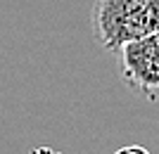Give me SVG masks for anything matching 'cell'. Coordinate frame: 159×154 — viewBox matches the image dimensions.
Here are the masks:
<instances>
[{"mask_svg": "<svg viewBox=\"0 0 159 154\" xmlns=\"http://www.w3.org/2000/svg\"><path fill=\"white\" fill-rule=\"evenodd\" d=\"M90 31L107 52L159 31V0H95Z\"/></svg>", "mask_w": 159, "mask_h": 154, "instance_id": "1", "label": "cell"}, {"mask_svg": "<svg viewBox=\"0 0 159 154\" xmlns=\"http://www.w3.org/2000/svg\"><path fill=\"white\" fill-rule=\"evenodd\" d=\"M121 78L131 90L150 100L159 97V31L121 45L119 52Z\"/></svg>", "mask_w": 159, "mask_h": 154, "instance_id": "2", "label": "cell"}, {"mask_svg": "<svg viewBox=\"0 0 159 154\" xmlns=\"http://www.w3.org/2000/svg\"><path fill=\"white\" fill-rule=\"evenodd\" d=\"M114 154H150L145 147H140V145H128V147H121L119 152H114Z\"/></svg>", "mask_w": 159, "mask_h": 154, "instance_id": "3", "label": "cell"}]
</instances>
